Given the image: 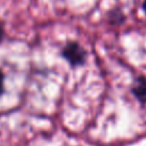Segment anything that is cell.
<instances>
[{
    "mask_svg": "<svg viewBox=\"0 0 146 146\" xmlns=\"http://www.w3.org/2000/svg\"><path fill=\"white\" fill-rule=\"evenodd\" d=\"M60 55L72 67L83 65L87 59V51L82 46H80L75 41L67 42L63 47Z\"/></svg>",
    "mask_w": 146,
    "mask_h": 146,
    "instance_id": "6da1fadb",
    "label": "cell"
},
{
    "mask_svg": "<svg viewBox=\"0 0 146 146\" xmlns=\"http://www.w3.org/2000/svg\"><path fill=\"white\" fill-rule=\"evenodd\" d=\"M132 94L136 96V98L141 102L146 103V79L138 78L132 87Z\"/></svg>",
    "mask_w": 146,
    "mask_h": 146,
    "instance_id": "7a4b0ae2",
    "label": "cell"
},
{
    "mask_svg": "<svg viewBox=\"0 0 146 146\" xmlns=\"http://www.w3.org/2000/svg\"><path fill=\"white\" fill-rule=\"evenodd\" d=\"M3 81H5V75H3L2 71L0 70V95H2V92H3Z\"/></svg>",
    "mask_w": 146,
    "mask_h": 146,
    "instance_id": "3957f363",
    "label": "cell"
},
{
    "mask_svg": "<svg viewBox=\"0 0 146 146\" xmlns=\"http://www.w3.org/2000/svg\"><path fill=\"white\" fill-rule=\"evenodd\" d=\"M3 35H5V31H3V27H2V26H1V24H0V42L2 41Z\"/></svg>",
    "mask_w": 146,
    "mask_h": 146,
    "instance_id": "277c9868",
    "label": "cell"
},
{
    "mask_svg": "<svg viewBox=\"0 0 146 146\" xmlns=\"http://www.w3.org/2000/svg\"><path fill=\"white\" fill-rule=\"evenodd\" d=\"M143 9H144V11L146 13V0H144V3H143Z\"/></svg>",
    "mask_w": 146,
    "mask_h": 146,
    "instance_id": "5b68a950",
    "label": "cell"
}]
</instances>
